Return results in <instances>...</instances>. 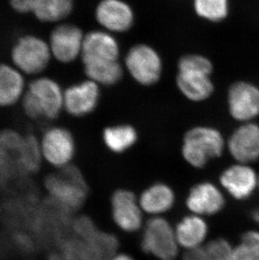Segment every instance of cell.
<instances>
[{
	"mask_svg": "<svg viewBox=\"0 0 259 260\" xmlns=\"http://www.w3.org/2000/svg\"><path fill=\"white\" fill-rule=\"evenodd\" d=\"M100 94L99 84L88 79L67 88L63 93V107L72 116H85L97 107Z\"/></svg>",
	"mask_w": 259,
	"mask_h": 260,
	"instance_id": "cell-15",
	"label": "cell"
},
{
	"mask_svg": "<svg viewBox=\"0 0 259 260\" xmlns=\"http://www.w3.org/2000/svg\"><path fill=\"white\" fill-rule=\"evenodd\" d=\"M40 0H10L13 9L19 13H33L37 10Z\"/></svg>",
	"mask_w": 259,
	"mask_h": 260,
	"instance_id": "cell-31",
	"label": "cell"
},
{
	"mask_svg": "<svg viewBox=\"0 0 259 260\" xmlns=\"http://www.w3.org/2000/svg\"><path fill=\"white\" fill-rule=\"evenodd\" d=\"M225 147V140L220 131L199 125L189 129L183 137L182 156L191 167L202 169L210 160L220 157Z\"/></svg>",
	"mask_w": 259,
	"mask_h": 260,
	"instance_id": "cell-1",
	"label": "cell"
},
{
	"mask_svg": "<svg viewBox=\"0 0 259 260\" xmlns=\"http://www.w3.org/2000/svg\"><path fill=\"white\" fill-rule=\"evenodd\" d=\"M44 184L52 198L72 211L80 208L88 197L85 179L78 168L73 165H67L58 174L47 175Z\"/></svg>",
	"mask_w": 259,
	"mask_h": 260,
	"instance_id": "cell-3",
	"label": "cell"
},
{
	"mask_svg": "<svg viewBox=\"0 0 259 260\" xmlns=\"http://www.w3.org/2000/svg\"><path fill=\"white\" fill-rule=\"evenodd\" d=\"M42 147L33 135H27L23 139L21 166L25 174H34L41 167Z\"/></svg>",
	"mask_w": 259,
	"mask_h": 260,
	"instance_id": "cell-25",
	"label": "cell"
},
{
	"mask_svg": "<svg viewBox=\"0 0 259 260\" xmlns=\"http://www.w3.org/2000/svg\"><path fill=\"white\" fill-rule=\"evenodd\" d=\"M47 260H66L65 258H64L63 255L62 254H58V253H51L50 254L49 257H48V259Z\"/></svg>",
	"mask_w": 259,
	"mask_h": 260,
	"instance_id": "cell-35",
	"label": "cell"
},
{
	"mask_svg": "<svg viewBox=\"0 0 259 260\" xmlns=\"http://www.w3.org/2000/svg\"><path fill=\"white\" fill-rule=\"evenodd\" d=\"M220 184L235 200L244 201L249 198L258 186V177L249 165L237 162L220 174Z\"/></svg>",
	"mask_w": 259,
	"mask_h": 260,
	"instance_id": "cell-10",
	"label": "cell"
},
{
	"mask_svg": "<svg viewBox=\"0 0 259 260\" xmlns=\"http://www.w3.org/2000/svg\"><path fill=\"white\" fill-rule=\"evenodd\" d=\"M258 188H259V177H258Z\"/></svg>",
	"mask_w": 259,
	"mask_h": 260,
	"instance_id": "cell-37",
	"label": "cell"
},
{
	"mask_svg": "<svg viewBox=\"0 0 259 260\" xmlns=\"http://www.w3.org/2000/svg\"><path fill=\"white\" fill-rule=\"evenodd\" d=\"M138 201L144 213L152 217L161 216L173 209L176 202V196L169 184L156 182L141 193Z\"/></svg>",
	"mask_w": 259,
	"mask_h": 260,
	"instance_id": "cell-17",
	"label": "cell"
},
{
	"mask_svg": "<svg viewBox=\"0 0 259 260\" xmlns=\"http://www.w3.org/2000/svg\"><path fill=\"white\" fill-rule=\"evenodd\" d=\"M24 87V79L16 68L0 65V107L15 104L22 95Z\"/></svg>",
	"mask_w": 259,
	"mask_h": 260,
	"instance_id": "cell-20",
	"label": "cell"
},
{
	"mask_svg": "<svg viewBox=\"0 0 259 260\" xmlns=\"http://www.w3.org/2000/svg\"><path fill=\"white\" fill-rule=\"evenodd\" d=\"M120 47L112 35L94 30L84 36L81 57L83 65L102 61H118Z\"/></svg>",
	"mask_w": 259,
	"mask_h": 260,
	"instance_id": "cell-14",
	"label": "cell"
},
{
	"mask_svg": "<svg viewBox=\"0 0 259 260\" xmlns=\"http://www.w3.org/2000/svg\"><path fill=\"white\" fill-rule=\"evenodd\" d=\"M228 103L235 120L250 122L259 116V88L249 82L234 83L228 90Z\"/></svg>",
	"mask_w": 259,
	"mask_h": 260,
	"instance_id": "cell-9",
	"label": "cell"
},
{
	"mask_svg": "<svg viewBox=\"0 0 259 260\" xmlns=\"http://www.w3.org/2000/svg\"><path fill=\"white\" fill-rule=\"evenodd\" d=\"M110 260H135V258L127 253H115Z\"/></svg>",
	"mask_w": 259,
	"mask_h": 260,
	"instance_id": "cell-34",
	"label": "cell"
},
{
	"mask_svg": "<svg viewBox=\"0 0 259 260\" xmlns=\"http://www.w3.org/2000/svg\"><path fill=\"white\" fill-rule=\"evenodd\" d=\"M206 260H235L233 247L226 239L215 238L204 246Z\"/></svg>",
	"mask_w": 259,
	"mask_h": 260,
	"instance_id": "cell-27",
	"label": "cell"
},
{
	"mask_svg": "<svg viewBox=\"0 0 259 260\" xmlns=\"http://www.w3.org/2000/svg\"><path fill=\"white\" fill-rule=\"evenodd\" d=\"M73 8L74 0H40L34 15L43 22H56L70 15Z\"/></svg>",
	"mask_w": 259,
	"mask_h": 260,
	"instance_id": "cell-23",
	"label": "cell"
},
{
	"mask_svg": "<svg viewBox=\"0 0 259 260\" xmlns=\"http://www.w3.org/2000/svg\"><path fill=\"white\" fill-rule=\"evenodd\" d=\"M84 72L88 79L107 86L117 84L123 76L122 66L118 61L85 64Z\"/></svg>",
	"mask_w": 259,
	"mask_h": 260,
	"instance_id": "cell-22",
	"label": "cell"
},
{
	"mask_svg": "<svg viewBox=\"0 0 259 260\" xmlns=\"http://www.w3.org/2000/svg\"><path fill=\"white\" fill-rule=\"evenodd\" d=\"M96 20L110 32L128 31L134 24V11L123 0H102L96 8Z\"/></svg>",
	"mask_w": 259,
	"mask_h": 260,
	"instance_id": "cell-16",
	"label": "cell"
},
{
	"mask_svg": "<svg viewBox=\"0 0 259 260\" xmlns=\"http://www.w3.org/2000/svg\"><path fill=\"white\" fill-rule=\"evenodd\" d=\"M72 228L74 229L77 235L83 241L87 240L98 230L92 219L86 216H80L73 221Z\"/></svg>",
	"mask_w": 259,
	"mask_h": 260,
	"instance_id": "cell-30",
	"label": "cell"
},
{
	"mask_svg": "<svg viewBox=\"0 0 259 260\" xmlns=\"http://www.w3.org/2000/svg\"><path fill=\"white\" fill-rule=\"evenodd\" d=\"M11 242L17 250L25 254H30L35 252L38 244L34 236L23 231H13Z\"/></svg>",
	"mask_w": 259,
	"mask_h": 260,
	"instance_id": "cell-29",
	"label": "cell"
},
{
	"mask_svg": "<svg viewBox=\"0 0 259 260\" xmlns=\"http://www.w3.org/2000/svg\"><path fill=\"white\" fill-rule=\"evenodd\" d=\"M210 74L203 72L183 70L178 71L177 86L186 98L195 102L206 101L214 92Z\"/></svg>",
	"mask_w": 259,
	"mask_h": 260,
	"instance_id": "cell-19",
	"label": "cell"
},
{
	"mask_svg": "<svg viewBox=\"0 0 259 260\" xmlns=\"http://www.w3.org/2000/svg\"><path fill=\"white\" fill-rule=\"evenodd\" d=\"M23 107L32 119H55L63 107V92L52 79L40 78L29 84L23 98Z\"/></svg>",
	"mask_w": 259,
	"mask_h": 260,
	"instance_id": "cell-2",
	"label": "cell"
},
{
	"mask_svg": "<svg viewBox=\"0 0 259 260\" xmlns=\"http://www.w3.org/2000/svg\"><path fill=\"white\" fill-rule=\"evenodd\" d=\"M125 67L138 84L151 86L156 84L163 73V61L151 46L137 44L128 51Z\"/></svg>",
	"mask_w": 259,
	"mask_h": 260,
	"instance_id": "cell-5",
	"label": "cell"
},
{
	"mask_svg": "<svg viewBox=\"0 0 259 260\" xmlns=\"http://www.w3.org/2000/svg\"><path fill=\"white\" fill-rule=\"evenodd\" d=\"M252 218L253 221L259 223V207L253 210L252 212Z\"/></svg>",
	"mask_w": 259,
	"mask_h": 260,
	"instance_id": "cell-36",
	"label": "cell"
},
{
	"mask_svg": "<svg viewBox=\"0 0 259 260\" xmlns=\"http://www.w3.org/2000/svg\"><path fill=\"white\" fill-rule=\"evenodd\" d=\"M190 70L212 74L213 64L210 59L199 54L184 55L178 62V71Z\"/></svg>",
	"mask_w": 259,
	"mask_h": 260,
	"instance_id": "cell-28",
	"label": "cell"
},
{
	"mask_svg": "<svg viewBox=\"0 0 259 260\" xmlns=\"http://www.w3.org/2000/svg\"><path fill=\"white\" fill-rule=\"evenodd\" d=\"M111 217L122 232L133 233L143 228V211L138 198L129 189H116L110 199Z\"/></svg>",
	"mask_w": 259,
	"mask_h": 260,
	"instance_id": "cell-7",
	"label": "cell"
},
{
	"mask_svg": "<svg viewBox=\"0 0 259 260\" xmlns=\"http://www.w3.org/2000/svg\"><path fill=\"white\" fill-rule=\"evenodd\" d=\"M235 260H259V232L249 231L242 235L233 247Z\"/></svg>",
	"mask_w": 259,
	"mask_h": 260,
	"instance_id": "cell-26",
	"label": "cell"
},
{
	"mask_svg": "<svg viewBox=\"0 0 259 260\" xmlns=\"http://www.w3.org/2000/svg\"><path fill=\"white\" fill-rule=\"evenodd\" d=\"M52 52L49 45L34 36H25L18 40L12 50V60L20 72L37 74L49 63Z\"/></svg>",
	"mask_w": 259,
	"mask_h": 260,
	"instance_id": "cell-6",
	"label": "cell"
},
{
	"mask_svg": "<svg viewBox=\"0 0 259 260\" xmlns=\"http://www.w3.org/2000/svg\"><path fill=\"white\" fill-rule=\"evenodd\" d=\"M228 151L237 162L249 165L259 159V125L246 122L234 131L228 142Z\"/></svg>",
	"mask_w": 259,
	"mask_h": 260,
	"instance_id": "cell-12",
	"label": "cell"
},
{
	"mask_svg": "<svg viewBox=\"0 0 259 260\" xmlns=\"http://www.w3.org/2000/svg\"><path fill=\"white\" fill-rule=\"evenodd\" d=\"M182 260H206V253L204 247L186 251L183 253Z\"/></svg>",
	"mask_w": 259,
	"mask_h": 260,
	"instance_id": "cell-32",
	"label": "cell"
},
{
	"mask_svg": "<svg viewBox=\"0 0 259 260\" xmlns=\"http://www.w3.org/2000/svg\"><path fill=\"white\" fill-rule=\"evenodd\" d=\"M81 260H108L104 258L102 256L100 255L93 250H91L90 248H88V246L86 245L84 243V248H83V253H82V257Z\"/></svg>",
	"mask_w": 259,
	"mask_h": 260,
	"instance_id": "cell-33",
	"label": "cell"
},
{
	"mask_svg": "<svg viewBox=\"0 0 259 260\" xmlns=\"http://www.w3.org/2000/svg\"><path fill=\"white\" fill-rule=\"evenodd\" d=\"M222 190L212 182L202 181L191 187L185 200L190 213L202 217L215 216L225 207Z\"/></svg>",
	"mask_w": 259,
	"mask_h": 260,
	"instance_id": "cell-8",
	"label": "cell"
},
{
	"mask_svg": "<svg viewBox=\"0 0 259 260\" xmlns=\"http://www.w3.org/2000/svg\"><path fill=\"white\" fill-rule=\"evenodd\" d=\"M180 248L192 250L206 245L209 226L204 217L190 213L183 216L174 226Z\"/></svg>",
	"mask_w": 259,
	"mask_h": 260,
	"instance_id": "cell-18",
	"label": "cell"
},
{
	"mask_svg": "<svg viewBox=\"0 0 259 260\" xmlns=\"http://www.w3.org/2000/svg\"><path fill=\"white\" fill-rule=\"evenodd\" d=\"M229 0H193L196 15L210 22L218 23L229 15Z\"/></svg>",
	"mask_w": 259,
	"mask_h": 260,
	"instance_id": "cell-24",
	"label": "cell"
},
{
	"mask_svg": "<svg viewBox=\"0 0 259 260\" xmlns=\"http://www.w3.org/2000/svg\"><path fill=\"white\" fill-rule=\"evenodd\" d=\"M83 40V32L76 25H59L51 34L50 49L56 60L69 63L82 53Z\"/></svg>",
	"mask_w": 259,
	"mask_h": 260,
	"instance_id": "cell-13",
	"label": "cell"
},
{
	"mask_svg": "<svg viewBox=\"0 0 259 260\" xmlns=\"http://www.w3.org/2000/svg\"><path fill=\"white\" fill-rule=\"evenodd\" d=\"M103 140L110 152L120 154L137 143L138 133L134 126L128 124L111 125L104 130Z\"/></svg>",
	"mask_w": 259,
	"mask_h": 260,
	"instance_id": "cell-21",
	"label": "cell"
},
{
	"mask_svg": "<svg viewBox=\"0 0 259 260\" xmlns=\"http://www.w3.org/2000/svg\"><path fill=\"white\" fill-rule=\"evenodd\" d=\"M42 154L46 159L56 167L69 165L75 153L74 137L65 128H51L42 138Z\"/></svg>",
	"mask_w": 259,
	"mask_h": 260,
	"instance_id": "cell-11",
	"label": "cell"
},
{
	"mask_svg": "<svg viewBox=\"0 0 259 260\" xmlns=\"http://www.w3.org/2000/svg\"><path fill=\"white\" fill-rule=\"evenodd\" d=\"M141 248L156 260H176L180 247L171 223L164 216H153L142 229Z\"/></svg>",
	"mask_w": 259,
	"mask_h": 260,
	"instance_id": "cell-4",
	"label": "cell"
}]
</instances>
